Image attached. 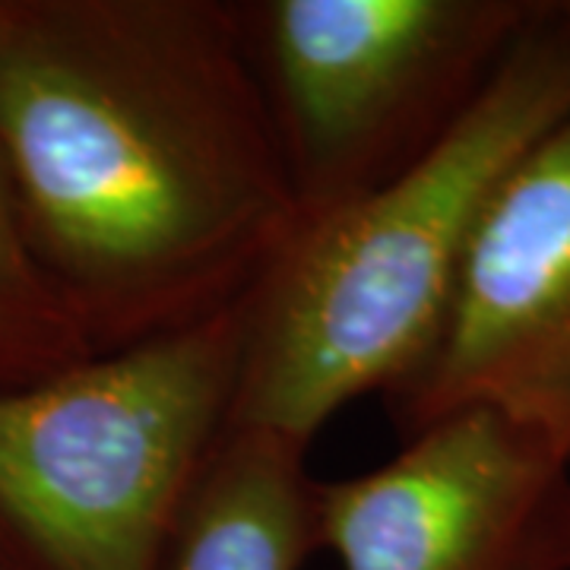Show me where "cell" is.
Wrapping results in <instances>:
<instances>
[{"label": "cell", "mask_w": 570, "mask_h": 570, "mask_svg": "<svg viewBox=\"0 0 570 570\" xmlns=\"http://www.w3.org/2000/svg\"><path fill=\"white\" fill-rule=\"evenodd\" d=\"M0 171L96 352L238 305L302 223L225 0H0Z\"/></svg>", "instance_id": "obj_1"}, {"label": "cell", "mask_w": 570, "mask_h": 570, "mask_svg": "<svg viewBox=\"0 0 570 570\" xmlns=\"http://www.w3.org/2000/svg\"><path fill=\"white\" fill-rule=\"evenodd\" d=\"M570 118V17L546 0L425 156L298 223L245 295L232 428L307 448L333 412L425 362L472 235L510 168Z\"/></svg>", "instance_id": "obj_2"}, {"label": "cell", "mask_w": 570, "mask_h": 570, "mask_svg": "<svg viewBox=\"0 0 570 570\" xmlns=\"http://www.w3.org/2000/svg\"><path fill=\"white\" fill-rule=\"evenodd\" d=\"M245 298L0 393V539L17 570H159L232 422Z\"/></svg>", "instance_id": "obj_3"}, {"label": "cell", "mask_w": 570, "mask_h": 570, "mask_svg": "<svg viewBox=\"0 0 570 570\" xmlns=\"http://www.w3.org/2000/svg\"><path fill=\"white\" fill-rule=\"evenodd\" d=\"M542 0H245L302 223L415 165L448 134Z\"/></svg>", "instance_id": "obj_4"}, {"label": "cell", "mask_w": 570, "mask_h": 570, "mask_svg": "<svg viewBox=\"0 0 570 570\" xmlns=\"http://www.w3.org/2000/svg\"><path fill=\"white\" fill-rule=\"evenodd\" d=\"M387 406L406 438L491 412L570 466V118L494 190L438 340Z\"/></svg>", "instance_id": "obj_5"}, {"label": "cell", "mask_w": 570, "mask_h": 570, "mask_svg": "<svg viewBox=\"0 0 570 570\" xmlns=\"http://www.w3.org/2000/svg\"><path fill=\"white\" fill-rule=\"evenodd\" d=\"M343 570H570V466L491 412L415 431L384 466L317 482Z\"/></svg>", "instance_id": "obj_6"}, {"label": "cell", "mask_w": 570, "mask_h": 570, "mask_svg": "<svg viewBox=\"0 0 570 570\" xmlns=\"http://www.w3.org/2000/svg\"><path fill=\"white\" fill-rule=\"evenodd\" d=\"M305 453L279 434L228 425L159 570H302L317 549Z\"/></svg>", "instance_id": "obj_7"}, {"label": "cell", "mask_w": 570, "mask_h": 570, "mask_svg": "<svg viewBox=\"0 0 570 570\" xmlns=\"http://www.w3.org/2000/svg\"><path fill=\"white\" fill-rule=\"evenodd\" d=\"M99 355L26 242L0 171V393L41 384Z\"/></svg>", "instance_id": "obj_8"}, {"label": "cell", "mask_w": 570, "mask_h": 570, "mask_svg": "<svg viewBox=\"0 0 570 570\" xmlns=\"http://www.w3.org/2000/svg\"><path fill=\"white\" fill-rule=\"evenodd\" d=\"M0 570H17V568H13V564H10V561H7V558L0 554Z\"/></svg>", "instance_id": "obj_9"}, {"label": "cell", "mask_w": 570, "mask_h": 570, "mask_svg": "<svg viewBox=\"0 0 570 570\" xmlns=\"http://www.w3.org/2000/svg\"><path fill=\"white\" fill-rule=\"evenodd\" d=\"M561 7H564V13L570 17V0H561Z\"/></svg>", "instance_id": "obj_10"}]
</instances>
